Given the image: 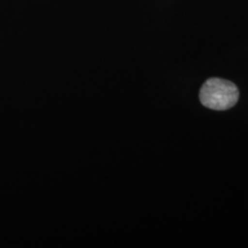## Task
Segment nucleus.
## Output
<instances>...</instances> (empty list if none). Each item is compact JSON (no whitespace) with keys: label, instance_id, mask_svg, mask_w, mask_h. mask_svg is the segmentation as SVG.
Instances as JSON below:
<instances>
[{"label":"nucleus","instance_id":"obj_1","mask_svg":"<svg viewBox=\"0 0 248 248\" xmlns=\"http://www.w3.org/2000/svg\"><path fill=\"white\" fill-rule=\"evenodd\" d=\"M239 91L230 80L209 78L200 90V101L214 110L230 109L238 102Z\"/></svg>","mask_w":248,"mask_h":248}]
</instances>
